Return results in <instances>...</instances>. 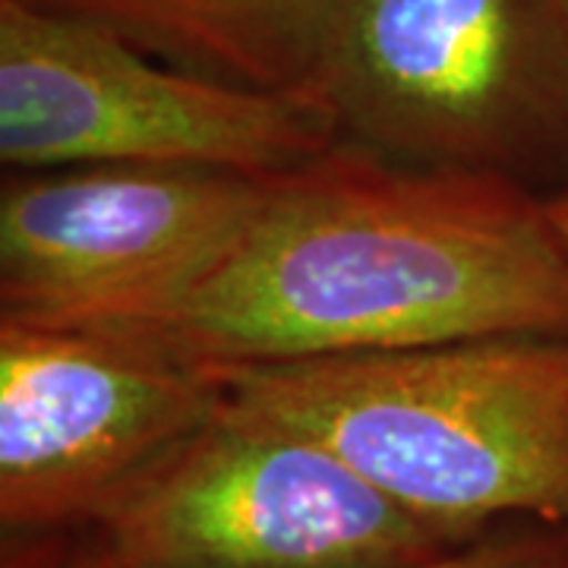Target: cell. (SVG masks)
I'll list each match as a JSON object with an SVG mask.
<instances>
[{
	"label": "cell",
	"mask_w": 568,
	"mask_h": 568,
	"mask_svg": "<svg viewBox=\"0 0 568 568\" xmlns=\"http://www.w3.org/2000/svg\"><path fill=\"white\" fill-rule=\"evenodd\" d=\"M227 398L215 366L82 328L0 320V530L77 534Z\"/></svg>",
	"instance_id": "52a82bcc"
},
{
	"label": "cell",
	"mask_w": 568,
	"mask_h": 568,
	"mask_svg": "<svg viewBox=\"0 0 568 568\" xmlns=\"http://www.w3.org/2000/svg\"><path fill=\"white\" fill-rule=\"evenodd\" d=\"M306 92L373 155L568 186L562 0H345Z\"/></svg>",
	"instance_id": "3957f363"
},
{
	"label": "cell",
	"mask_w": 568,
	"mask_h": 568,
	"mask_svg": "<svg viewBox=\"0 0 568 568\" xmlns=\"http://www.w3.org/2000/svg\"><path fill=\"white\" fill-rule=\"evenodd\" d=\"M547 209L549 219L556 224V231H559V237H562V244L568 246V186L559 190V193H552V196H547Z\"/></svg>",
	"instance_id": "8fae6325"
},
{
	"label": "cell",
	"mask_w": 568,
	"mask_h": 568,
	"mask_svg": "<svg viewBox=\"0 0 568 568\" xmlns=\"http://www.w3.org/2000/svg\"><path fill=\"white\" fill-rule=\"evenodd\" d=\"M426 521L477 540L568 525V332L219 369Z\"/></svg>",
	"instance_id": "7a4b0ae2"
},
{
	"label": "cell",
	"mask_w": 568,
	"mask_h": 568,
	"mask_svg": "<svg viewBox=\"0 0 568 568\" xmlns=\"http://www.w3.org/2000/svg\"><path fill=\"white\" fill-rule=\"evenodd\" d=\"M304 89H263L162 61L99 22L0 0V162L282 174L342 145Z\"/></svg>",
	"instance_id": "5b68a950"
},
{
	"label": "cell",
	"mask_w": 568,
	"mask_h": 568,
	"mask_svg": "<svg viewBox=\"0 0 568 568\" xmlns=\"http://www.w3.org/2000/svg\"><path fill=\"white\" fill-rule=\"evenodd\" d=\"M562 3H566V10H568V0H562Z\"/></svg>",
	"instance_id": "7c38bea8"
},
{
	"label": "cell",
	"mask_w": 568,
	"mask_h": 568,
	"mask_svg": "<svg viewBox=\"0 0 568 568\" xmlns=\"http://www.w3.org/2000/svg\"><path fill=\"white\" fill-rule=\"evenodd\" d=\"M231 82L304 89L345 0H26Z\"/></svg>",
	"instance_id": "ba28073f"
},
{
	"label": "cell",
	"mask_w": 568,
	"mask_h": 568,
	"mask_svg": "<svg viewBox=\"0 0 568 568\" xmlns=\"http://www.w3.org/2000/svg\"><path fill=\"white\" fill-rule=\"evenodd\" d=\"M73 540L111 568H420L470 544L231 392Z\"/></svg>",
	"instance_id": "277c9868"
},
{
	"label": "cell",
	"mask_w": 568,
	"mask_h": 568,
	"mask_svg": "<svg viewBox=\"0 0 568 568\" xmlns=\"http://www.w3.org/2000/svg\"><path fill=\"white\" fill-rule=\"evenodd\" d=\"M265 178L200 168L7 171L0 190V320L130 332L222 263Z\"/></svg>",
	"instance_id": "8992f818"
},
{
	"label": "cell",
	"mask_w": 568,
	"mask_h": 568,
	"mask_svg": "<svg viewBox=\"0 0 568 568\" xmlns=\"http://www.w3.org/2000/svg\"><path fill=\"white\" fill-rule=\"evenodd\" d=\"M0 568H73V534L3 537Z\"/></svg>",
	"instance_id": "30bf717a"
},
{
	"label": "cell",
	"mask_w": 568,
	"mask_h": 568,
	"mask_svg": "<svg viewBox=\"0 0 568 568\" xmlns=\"http://www.w3.org/2000/svg\"><path fill=\"white\" fill-rule=\"evenodd\" d=\"M518 332H568V246L547 196L342 142L272 174L222 263L111 335L224 369Z\"/></svg>",
	"instance_id": "6da1fadb"
},
{
	"label": "cell",
	"mask_w": 568,
	"mask_h": 568,
	"mask_svg": "<svg viewBox=\"0 0 568 568\" xmlns=\"http://www.w3.org/2000/svg\"><path fill=\"white\" fill-rule=\"evenodd\" d=\"M73 568H111L85 556L73 540ZM420 568H568V525L506 521L467 547Z\"/></svg>",
	"instance_id": "9c48e42d"
}]
</instances>
